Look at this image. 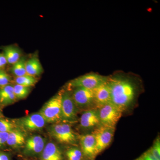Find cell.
I'll return each mask as SVG.
<instances>
[{"label":"cell","mask_w":160,"mask_h":160,"mask_svg":"<svg viewBox=\"0 0 160 160\" xmlns=\"http://www.w3.org/2000/svg\"><path fill=\"white\" fill-rule=\"evenodd\" d=\"M107 84L112 104L123 113L132 109L138 92L137 84L133 80L126 77H108Z\"/></svg>","instance_id":"cell-1"},{"label":"cell","mask_w":160,"mask_h":160,"mask_svg":"<svg viewBox=\"0 0 160 160\" xmlns=\"http://www.w3.org/2000/svg\"><path fill=\"white\" fill-rule=\"evenodd\" d=\"M62 89L43 106L39 113L46 122L57 123L62 118Z\"/></svg>","instance_id":"cell-2"},{"label":"cell","mask_w":160,"mask_h":160,"mask_svg":"<svg viewBox=\"0 0 160 160\" xmlns=\"http://www.w3.org/2000/svg\"><path fill=\"white\" fill-rule=\"evenodd\" d=\"M78 111L72 98L71 88L68 86L67 89H62L61 121L66 123L76 122Z\"/></svg>","instance_id":"cell-3"},{"label":"cell","mask_w":160,"mask_h":160,"mask_svg":"<svg viewBox=\"0 0 160 160\" xmlns=\"http://www.w3.org/2000/svg\"><path fill=\"white\" fill-rule=\"evenodd\" d=\"M70 88L72 98L79 110L97 109L93 90L79 87Z\"/></svg>","instance_id":"cell-4"},{"label":"cell","mask_w":160,"mask_h":160,"mask_svg":"<svg viewBox=\"0 0 160 160\" xmlns=\"http://www.w3.org/2000/svg\"><path fill=\"white\" fill-rule=\"evenodd\" d=\"M49 132L52 136L59 142L66 145L76 144L79 138L68 123L54 124L50 127Z\"/></svg>","instance_id":"cell-5"},{"label":"cell","mask_w":160,"mask_h":160,"mask_svg":"<svg viewBox=\"0 0 160 160\" xmlns=\"http://www.w3.org/2000/svg\"><path fill=\"white\" fill-rule=\"evenodd\" d=\"M101 126L115 128L123 113L111 102L100 106L98 109Z\"/></svg>","instance_id":"cell-6"},{"label":"cell","mask_w":160,"mask_h":160,"mask_svg":"<svg viewBox=\"0 0 160 160\" xmlns=\"http://www.w3.org/2000/svg\"><path fill=\"white\" fill-rule=\"evenodd\" d=\"M108 78L97 73H89L72 80L68 86L70 88L79 87L93 90L106 82Z\"/></svg>","instance_id":"cell-7"},{"label":"cell","mask_w":160,"mask_h":160,"mask_svg":"<svg viewBox=\"0 0 160 160\" xmlns=\"http://www.w3.org/2000/svg\"><path fill=\"white\" fill-rule=\"evenodd\" d=\"M115 128L101 126L92 132L94 135L97 154L109 146L114 136Z\"/></svg>","instance_id":"cell-8"},{"label":"cell","mask_w":160,"mask_h":160,"mask_svg":"<svg viewBox=\"0 0 160 160\" xmlns=\"http://www.w3.org/2000/svg\"><path fill=\"white\" fill-rule=\"evenodd\" d=\"M19 123L23 128L28 131H37L42 129L46 122L40 113H36L22 118Z\"/></svg>","instance_id":"cell-9"},{"label":"cell","mask_w":160,"mask_h":160,"mask_svg":"<svg viewBox=\"0 0 160 160\" xmlns=\"http://www.w3.org/2000/svg\"><path fill=\"white\" fill-rule=\"evenodd\" d=\"M80 125L83 129L93 131L101 126L97 109L83 112L80 118Z\"/></svg>","instance_id":"cell-10"},{"label":"cell","mask_w":160,"mask_h":160,"mask_svg":"<svg viewBox=\"0 0 160 160\" xmlns=\"http://www.w3.org/2000/svg\"><path fill=\"white\" fill-rule=\"evenodd\" d=\"M79 140L82 154L90 159L94 158L98 155L94 135L92 132L82 135L79 137Z\"/></svg>","instance_id":"cell-11"},{"label":"cell","mask_w":160,"mask_h":160,"mask_svg":"<svg viewBox=\"0 0 160 160\" xmlns=\"http://www.w3.org/2000/svg\"><path fill=\"white\" fill-rule=\"evenodd\" d=\"M45 146V141L42 137L33 136L26 140L24 152L27 155H35L42 153Z\"/></svg>","instance_id":"cell-12"},{"label":"cell","mask_w":160,"mask_h":160,"mask_svg":"<svg viewBox=\"0 0 160 160\" xmlns=\"http://www.w3.org/2000/svg\"><path fill=\"white\" fill-rule=\"evenodd\" d=\"M94 99L97 108L110 102V91L107 82L93 89Z\"/></svg>","instance_id":"cell-13"},{"label":"cell","mask_w":160,"mask_h":160,"mask_svg":"<svg viewBox=\"0 0 160 160\" xmlns=\"http://www.w3.org/2000/svg\"><path fill=\"white\" fill-rule=\"evenodd\" d=\"M41 160H63L62 154L56 144L49 142L42 152Z\"/></svg>","instance_id":"cell-14"},{"label":"cell","mask_w":160,"mask_h":160,"mask_svg":"<svg viewBox=\"0 0 160 160\" xmlns=\"http://www.w3.org/2000/svg\"><path fill=\"white\" fill-rule=\"evenodd\" d=\"M16 100L12 85L10 84L0 88V106H8L14 103Z\"/></svg>","instance_id":"cell-15"},{"label":"cell","mask_w":160,"mask_h":160,"mask_svg":"<svg viewBox=\"0 0 160 160\" xmlns=\"http://www.w3.org/2000/svg\"><path fill=\"white\" fill-rule=\"evenodd\" d=\"M26 74L31 76H39L43 72V69L38 58L32 56L26 62Z\"/></svg>","instance_id":"cell-16"},{"label":"cell","mask_w":160,"mask_h":160,"mask_svg":"<svg viewBox=\"0 0 160 160\" xmlns=\"http://www.w3.org/2000/svg\"><path fill=\"white\" fill-rule=\"evenodd\" d=\"M26 137L22 131L14 129L9 132L6 144L13 148H19L26 143Z\"/></svg>","instance_id":"cell-17"},{"label":"cell","mask_w":160,"mask_h":160,"mask_svg":"<svg viewBox=\"0 0 160 160\" xmlns=\"http://www.w3.org/2000/svg\"><path fill=\"white\" fill-rule=\"evenodd\" d=\"M2 52L8 64L13 65L22 57V52L18 47L14 46H6L3 48Z\"/></svg>","instance_id":"cell-18"},{"label":"cell","mask_w":160,"mask_h":160,"mask_svg":"<svg viewBox=\"0 0 160 160\" xmlns=\"http://www.w3.org/2000/svg\"><path fill=\"white\" fill-rule=\"evenodd\" d=\"M27 59L22 56L17 62L12 65L10 71L15 77L23 76L26 74V62Z\"/></svg>","instance_id":"cell-19"},{"label":"cell","mask_w":160,"mask_h":160,"mask_svg":"<svg viewBox=\"0 0 160 160\" xmlns=\"http://www.w3.org/2000/svg\"><path fill=\"white\" fill-rule=\"evenodd\" d=\"M37 81L36 77L27 74L23 76L15 77L14 79L15 84L28 87H32L34 86Z\"/></svg>","instance_id":"cell-20"},{"label":"cell","mask_w":160,"mask_h":160,"mask_svg":"<svg viewBox=\"0 0 160 160\" xmlns=\"http://www.w3.org/2000/svg\"><path fill=\"white\" fill-rule=\"evenodd\" d=\"M13 92L17 99H22L27 97L31 90V87H25L20 85H13Z\"/></svg>","instance_id":"cell-21"},{"label":"cell","mask_w":160,"mask_h":160,"mask_svg":"<svg viewBox=\"0 0 160 160\" xmlns=\"http://www.w3.org/2000/svg\"><path fill=\"white\" fill-rule=\"evenodd\" d=\"M66 156L68 160H82V152L77 147H72L66 151Z\"/></svg>","instance_id":"cell-22"},{"label":"cell","mask_w":160,"mask_h":160,"mask_svg":"<svg viewBox=\"0 0 160 160\" xmlns=\"http://www.w3.org/2000/svg\"><path fill=\"white\" fill-rule=\"evenodd\" d=\"M14 130V126L9 120L0 118V131L9 132Z\"/></svg>","instance_id":"cell-23"},{"label":"cell","mask_w":160,"mask_h":160,"mask_svg":"<svg viewBox=\"0 0 160 160\" xmlns=\"http://www.w3.org/2000/svg\"><path fill=\"white\" fill-rule=\"evenodd\" d=\"M11 76L4 69H0V88L10 85Z\"/></svg>","instance_id":"cell-24"},{"label":"cell","mask_w":160,"mask_h":160,"mask_svg":"<svg viewBox=\"0 0 160 160\" xmlns=\"http://www.w3.org/2000/svg\"><path fill=\"white\" fill-rule=\"evenodd\" d=\"M152 155L158 160H160V138H158L155 141L153 146L149 150Z\"/></svg>","instance_id":"cell-25"},{"label":"cell","mask_w":160,"mask_h":160,"mask_svg":"<svg viewBox=\"0 0 160 160\" xmlns=\"http://www.w3.org/2000/svg\"><path fill=\"white\" fill-rule=\"evenodd\" d=\"M9 134L8 132L0 131V149L6 144Z\"/></svg>","instance_id":"cell-26"},{"label":"cell","mask_w":160,"mask_h":160,"mask_svg":"<svg viewBox=\"0 0 160 160\" xmlns=\"http://www.w3.org/2000/svg\"><path fill=\"white\" fill-rule=\"evenodd\" d=\"M8 64L5 56L2 52H0V69H4L6 65Z\"/></svg>","instance_id":"cell-27"},{"label":"cell","mask_w":160,"mask_h":160,"mask_svg":"<svg viewBox=\"0 0 160 160\" xmlns=\"http://www.w3.org/2000/svg\"><path fill=\"white\" fill-rule=\"evenodd\" d=\"M142 157L144 160H158L152 155L149 150L145 152Z\"/></svg>","instance_id":"cell-28"},{"label":"cell","mask_w":160,"mask_h":160,"mask_svg":"<svg viewBox=\"0 0 160 160\" xmlns=\"http://www.w3.org/2000/svg\"><path fill=\"white\" fill-rule=\"evenodd\" d=\"M0 160H10V158L7 153L0 152Z\"/></svg>","instance_id":"cell-29"},{"label":"cell","mask_w":160,"mask_h":160,"mask_svg":"<svg viewBox=\"0 0 160 160\" xmlns=\"http://www.w3.org/2000/svg\"><path fill=\"white\" fill-rule=\"evenodd\" d=\"M136 160H144L143 159V158L142 157H140L139 158H138Z\"/></svg>","instance_id":"cell-30"},{"label":"cell","mask_w":160,"mask_h":160,"mask_svg":"<svg viewBox=\"0 0 160 160\" xmlns=\"http://www.w3.org/2000/svg\"><path fill=\"white\" fill-rule=\"evenodd\" d=\"M2 117V113H1V112H0V118Z\"/></svg>","instance_id":"cell-31"}]
</instances>
